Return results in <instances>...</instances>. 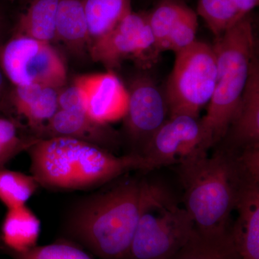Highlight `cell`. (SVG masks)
Returning <instances> with one entry per match:
<instances>
[{"instance_id":"obj_1","label":"cell","mask_w":259,"mask_h":259,"mask_svg":"<svg viewBox=\"0 0 259 259\" xmlns=\"http://www.w3.org/2000/svg\"><path fill=\"white\" fill-rule=\"evenodd\" d=\"M27 151L31 175L40 187L50 190H88L129 171L153 169L141 155L116 156L95 145L69 138L39 139Z\"/></svg>"},{"instance_id":"obj_2","label":"cell","mask_w":259,"mask_h":259,"mask_svg":"<svg viewBox=\"0 0 259 259\" xmlns=\"http://www.w3.org/2000/svg\"><path fill=\"white\" fill-rule=\"evenodd\" d=\"M145 181L127 179L77 204L68 234L102 259H129L141 212Z\"/></svg>"},{"instance_id":"obj_3","label":"cell","mask_w":259,"mask_h":259,"mask_svg":"<svg viewBox=\"0 0 259 259\" xmlns=\"http://www.w3.org/2000/svg\"><path fill=\"white\" fill-rule=\"evenodd\" d=\"M178 166L185 190L184 207L193 221L195 231L203 236L229 231L230 217L242 190L250 184L259 183L245 173L237 151L228 147Z\"/></svg>"},{"instance_id":"obj_4","label":"cell","mask_w":259,"mask_h":259,"mask_svg":"<svg viewBox=\"0 0 259 259\" xmlns=\"http://www.w3.org/2000/svg\"><path fill=\"white\" fill-rule=\"evenodd\" d=\"M212 48L217 62V83L207 113L201 119L211 147L226 137L246 84L255 56L250 19L245 17L227 29Z\"/></svg>"},{"instance_id":"obj_5","label":"cell","mask_w":259,"mask_h":259,"mask_svg":"<svg viewBox=\"0 0 259 259\" xmlns=\"http://www.w3.org/2000/svg\"><path fill=\"white\" fill-rule=\"evenodd\" d=\"M195 233L184 206L161 185L145 182L129 259H170Z\"/></svg>"},{"instance_id":"obj_6","label":"cell","mask_w":259,"mask_h":259,"mask_svg":"<svg viewBox=\"0 0 259 259\" xmlns=\"http://www.w3.org/2000/svg\"><path fill=\"white\" fill-rule=\"evenodd\" d=\"M165 97L170 117H199L212 98L218 79L217 62L212 46L196 40L176 53Z\"/></svg>"},{"instance_id":"obj_7","label":"cell","mask_w":259,"mask_h":259,"mask_svg":"<svg viewBox=\"0 0 259 259\" xmlns=\"http://www.w3.org/2000/svg\"><path fill=\"white\" fill-rule=\"evenodd\" d=\"M0 68L12 86L59 90L67 82L66 64L52 44L25 35H13L0 47Z\"/></svg>"},{"instance_id":"obj_8","label":"cell","mask_w":259,"mask_h":259,"mask_svg":"<svg viewBox=\"0 0 259 259\" xmlns=\"http://www.w3.org/2000/svg\"><path fill=\"white\" fill-rule=\"evenodd\" d=\"M210 145L201 119L190 115H176L153 135L143 148L141 156L154 168L180 165L207 153Z\"/></svg>"},{"instance_id":"obj_9","label":"cell","mask_w":259,"mask_h":259,"mask_svg":"<svg viewBox=\"0 0 259 259\" xmlns=\"http://www.w3.org/2000/svg\"><path fill=\"white\" fill-rule=\"evenodd\" d=\"M89 55L112 71L127 59L149 64L159 55L146 15L131 12L89 48Z\"/></svg>"},{"instance_id":"obj_10","label":"cell","mask_w":259,"mask_h":259,"mask_svg":"<svg viewBox=\"0 0 259 259\" xmlns=\"http://www.w3.org/2000/svg\"><path fill=\"white\" fill-rule=\"evenodd\" d=\"M128 106L124 117L126 134L134 144L143 148L166 121L168 114L165 94L152 80L140 78L131 84Z\"/></svg>"},{"instance_id":"obj_11","label":"cell","mask_w":259,"mask_h":259,"mask_svg":"<svg viewBox=\"0 0 259 259\" xmlns=\"http://www.w3.org/2000/svg\"><path fill=\"white\" fill-rule=\"evenodd\" d=\"M73 81L81 89L87 115L94 120L110 125L125 117L128 91L113 71L79 75Z\"/></svg>"},{"instance_id":"obj_12","label":"cell","mask_w":259,"mask_h":259,"mask_svg":"<svg viewBox=\"0 0 259 259\" xmlns=\"http://www.w3.org/2000/svg\"><path fill=\"white\" fill-rule=\"evenodd\" d=\"M37 139L69 138L112 152L118 148L120 136L110 125L100 123L86 113L58 110L36 135Z\"/></svg>"},{"instance_id":"obj_13","label":"cell","mask_w":259,"mask_h":259,"mask_svg":"<svg viewBox=\"0 0 259 259\" xmlns=\"http://www.w3.org/2000/svg\"><path fill=\"white\" fill-rule=\"evenodd\" d=\"M228 134L231 141L228 148L231 149L241 150L259 145V64L255 55Z\"/></svg>"},{"instance_id":"obj_14","label":"cell","mask_w":259,"mask_h":259,"mask_svg":"<svg viewBox=\"0 0 259 259\" xmlns=\"http://www.w3.org/2000/svg\"><path fill=\"white\" fill-rule=\"evenodd\" d=\"M235 210L229 233L237 254L240 259H259V183L245 186Z\"/></svg>"},{"instance_id":"obj_15","label":"cell","mask_w":259,"mask_h":259,"mask_svg":"<svg viewBox=\"0 0 259 259\" xmlns=\"http://www.w3.org/2000/svg\"><path fill=\"white\" fill-rule=\"evenodd\" d=\"M56 41L71 55L83 59L88 53V24L82 0H59L56 25Z\"/></svg>"},{"instance_id":"obj_16","label":"cell","mask_w":259,"mask_h":259,"mask_svg":"<svg viewBox=\"0 0 259 259\" xmlns=\"http://www.w3.org/2000/svg\"><path fill=\"white\" fill-rule=\"evenodd\" d=\"M41 223L28 206L8 209L2 223L1 238L9 253H22L37 246Z\"/></svg>"},{"instance_id":"obj_17","label":"cell","mask_w":259,"mask_h":259,"mask_svg":"<svg viewBox=\"0 0 259 259\" xmlns=\"http://www.w3.org/2000/svg\"><path fill=\"white\" fill-rule=\"evenodd\" d=\"M82 1L88 24L89 48L110 33L132 12L131 0Z\"/></svg>"},{"instance_id":"obj_18","label":"cell","mask_w":259,"mask_h":259,"mask_svg":"<svg viewBox=\"0 0 259 259\" xmlns=\"http://www.w3.org/2000/svg\"><path fill=\"white\" fill-rule=\"evenodd\" d=\"M59 0H30L19 17L14 35H22L48 42L56 41V25Z\"/></svg>"},{"instance_id":"obj_19","label":"cell","mask_w":259,"mask_h":259,"mask_svg":"<svg viewBox=\"0 0 259 259\" xmlns=\"http://www.w3.org/2000/svg\"><path fill=\"white\" fill-rule=\"evenodd\" d=\"M170 259H240L232 243L229 231L203 236L195 231L193 236Z\"/></svg>"},{"instance_id":"obj_20","label":"cell","mask_w":259,"mask_h":259,"mask_svg":"<svg viewBox=\"0 0 259 259\" xmlns=\"http://www.w3.org/2000/svg\"><path fill=\"white\" fill-rule=\"evenodd\" d=\"M39 187L32 175L0 168V201L7 209L26 205Z\"/></svg>"},{"instance_id":"obj_21","label":"cell","mask_w":259,"mask_h":259,"mask_svg":"<svg viewBox=\"0 0 259 259\" xmlns=\"http://www.w3.org/2000/svg\"><path fill=\"white\" fill-rule=\"evenodd\" d=\"M197 13L216 37L240 20L232 0H198Z\"/></svg>"},{"instance_id":"obj_22","label":"cell","mask_w":259,"mask_h":259,"mask_svg":"<svg viewBox=\"0 0 259 259\" xmlns=\"http://www.w3.org/2000/svg\"><path fill=\"white\" fill-rule=\"evenodd\" d=\"M187 8L188 7L176 0H163L151 14L147 15L148 24L160 53L172 28Z\"/></svg>"},{"instance_id":"obj_23","label":"cell","mask_w":259,"mask_h":259,"mask_svg":"<svg viewBox=\"0 0 259 259\" xmlns=\"http://www.w3.org/2000/svg\"><path fill=\"white\" fill-rule=\"evenodd\" d=\"M20 127L21 125L16 120L0 117V168L39 140L32 135L23 136Z\"/></svg>"},{"instance_id":"obj_24","label":"cell","mask_w":259,"mask_h":259,"mask_svg":"<svg viewBox=\"0 0 259 259\" xmlns=\"http://www.w3.org/2000/svg\"><path fill=\"white\" fill-rule=\"evenodd\" d=\"M197 28V15L193 10L188 8L172 28L169 35L162 46L161 52L171 51L176 54L190 47L196 41Z\"/></svg>"},{"instance_id":"obj_25","label":"cell","mask_w":259,"mask_h":259,"mask_svg":"<svg viewBox=\"0 0 259 259\" xmlns=\"http://www.w3.org/2000/svg\"><path fill=\"white\" fill-rule=\"evenodd\" d=\"M14 259H93L71 241H59L38 246L22 253H10Z\"/></svg>"},{"instance_id":"obj_26","label":"cell","mask_w":259,"mask_h":259,"mask_svg":"<svg viewBox=\"0 0 259 259\" xmlns=\"http://www.w3.org/2000/svg\"><path fill=\"white\" fill-rule=\"evenodd\" d=\"M58 103L59 110L86 113L82 92L74 81L58 90Z\"/></svg>"},{"instance_id":"obj_27","label":"cell","mask_w":259,"mask_h":259,"mask_svg":"<svg viewBox=\"0 0 259 259\" xmlns=\"http://www.w3.org/2000/svg\"><path fill=\"white\" fill-rule=\"evenodd\" d=\"M232 2L238 12L239 20L247 16L259 3V0H232Z\"/></svg>"},{"instance_id":"obj_28","label":"cell","mask_w":259,"mask_h":259,"mask_svg":"<svg viewBox=\"0 0 259 259\" xmlns=\"http://www.w3.org/2000/svg\"><path fill=\"white\" fill-rule=\"evenodd\" d=\"M8 80L0 68V111L6 110L10 88L8 87Z\"/></svg>"},{"instance_id":"obj_29","label":"cell","mask_w":259,"mask_h":259,"mask_svg":"<svg viewBox=\"0 0 259 259\" xmlns=\"http://www.w3.org/2000/svg\"><path fill=\"white\" fill-rule=\"evenodd\" d=\"M5 25V16L3 12L0 10V47H1V40L3 37V31H4Z\"/></svg>"},{"instance_id":"obj_30","label":"cell","mask_w":259,"mask_h":259,"mask_svg":"<svg viewBox=\"0 0 259 259\" xmlns=\"http://www.w3.org/2000/svg\"><path fill=\"white\" fill-rule=\"evenodd\" d=\"M7 1L15 2V1H16V0H7Z\"/></svg>"}]
</instances>
